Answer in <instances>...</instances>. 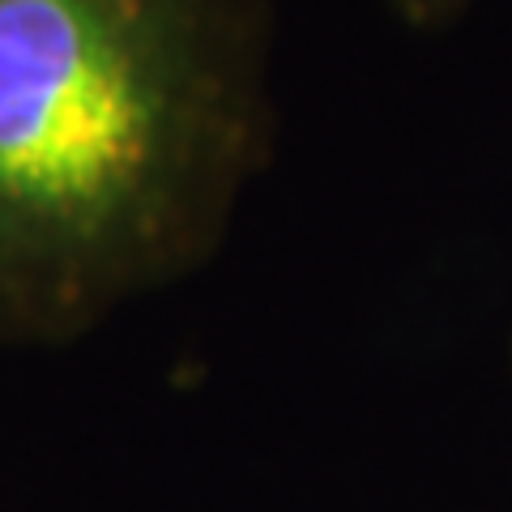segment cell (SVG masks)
<instances>
[{
	"mask_svg": "<svg viewBox=\"0 0 512 512\" xmlns=\"http://www.w3.org/2000/svg\"><path fill=\"white\" fill-rule=\"evenodd\" d=\"M269 73V0H0V342H73L210 261Z\"/></svg>",
	"mask_w": 512,
	"mask_h": 512,
	"instance_id": "obj_1",
	"label": "cell"
},
{
	"mask_svg": "<svg viewBox=\"0 0 512 512\" xmlns=\"http://www.w3.org/2000/svg\"><path fill=\"white\" fill-rule=\"evenodd\" d=\"M474 0H393V13L410 30H440L453 18H461Z\"/></svg>",
	"mask_w": 512,
	"mask_h": 512,
	"instance_id": "obj_2",
	"label": "cell"
}]
</instances>
